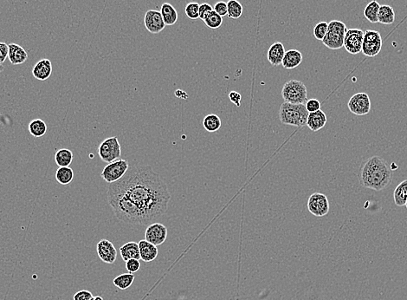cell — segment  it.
I'll return each instance as SVG.
<instances>
[{
	"label": "cell",
	"instance_id": "e575fe53",
	"mask_svg": "<svg viewBox=\"0 0 407 300\" xmlns=\"http://www.w3.org/2000/svg\"><path fill=\"white\" fill-rule=\"evenodd\" d=\"M140 268H141L140 260L132 259V260L126 261V269L130 273H135V272H138Z\"/></svg>",
	"mask_w": 407,
	"mask_h": 300
},
{
	"label": "cell",
	"instance_id": "6da1fadb",
	"mask_svg": "<svg viewBox=\"0 0 407 300\" xmlns=\"http://www.w3.org/2000/svg\"><path fill=\"white\" fill-rule=\"evenodd\" d=\"M108 201L115 215L129 225H147L166 213L171 195L167 185L149 166L134 165L109 185Z\"/></svg>",
	"mask_w": 407,
	"mask_h": 300
},
{
	"label": "cell",
	"instance_id": "7a4b0ae2",
	"mask_svg": "<svg viewBox=\"0 0 407 300\" xmlns=\"http://www.w3.org/2000/svg\"><path fill=\"white\" fill-rule=\"evenodd\" d=\"M393 173L385 160L381 157H370L360 168L358 178L363 188L374 191H382L387 188L392 181Z\"/></svg>",
	"mask_w": 407,
	"mask_h": 300
},
{
	"label": "cell",
	"instance_id": "1f68e13d",
	"mask_svg": "<svg viewBox=\"0 0 407 300\" xmlns=\"http://www.w3.org/2000/svg\"><path fill=\"white\" fill-rule=\"evenodd\" d=\"M204 23L206 24L208 28L216 30V29L220 28V26L222 25L223 17L220 16L213 11V13H211L210 15L204 20Z\"/></svg>",
	"mask_w": 407,
	"mask_h": 300
},
{
	"label": "cell",
	"instance_id": "ee69618b",
	"mask_svg": "<svg viewBox=\"0 0 407 300\" xmlns=\"http://www.w3.org/2000/svg\"><path fill=\"white\" fill-rule=\"evenodd\" d=\"M404 206H406V208H407V201H406V203H405V205H404Z\"/></svg>",
	"mask_w": 407,
	"mask_h": 300
},
{
	"label": "cell",
	"instance_id": "8992f818",
	"mask_svg": "<svg viewBox=\"0 0 407 300\" xmlns=\"http://www.w3.org/2000/svg\"><path fill=\"white\" fill-rule=\"evenodd\" d=\"M98 155L100 160L106 163H113L121 159L122 147L116 136L107 138L98 147Z\"/></svg>",
	"mask_w": 407,
	"mask_h": 300
},
{
	"label": "cell",
	"instance_id": "603a6c76",
	"mask_svg": "<svg viewBox=\"0 0 407 300\" xmlns=\"http://www.w3.org/2000/svg\"><path fill=\"white\" fill-rule=\"evenodd\" d=\"M395 22V12L393 8L388 5L380 6L378 14V23L382 25H392Z\"/></svg>",
	"mask_w": 407,
	"mask_h": 300
},
{
	"label": "cell",
	"instance_id": "7402d4cb",
	"mask_svg": "<svg viewBox=\"0 0 407 300\" xmlns=\"http://www.w3.org/2000/svg\"><path fill=\"white\" fill-rule=\"evenodd\" d=\"M160 12L166 25H173L178 21V12L171 4H163Z\"/></svg>",
	"mask_w": 407,
	"mask_h": 300
},
{
	"label": "cell",
	"instance_id": "44dd1931",
	"mask_svg": "<svg viewBox=\"0 0 407 300\" xmlns=\"http://www.w3.org/2000/svg\"><path fill=\"white\" fill-rule=\"evenodd\" d=\"M120 253H121L122 260H124L125 262L132 259L141 260L139 244L134 241L128 242L120 247Z\"/></svg>",
	"mask_w": 407,
	"mask_h": 300
},
{
	"label": "cell",
	"instance_id": "83f0119b",
	"mask_svg": "<svg viewBox=\"0 0 407 300\" xmlns=\"http://www.w3.org/2000/svg\"><path fill=\"white\" fill-rule=\"evenodd\" d=\"M222 125V122L220 116L215 114H210L207 115L203 120V126L207 131L213 133L217 132Z\"/></svg>",
	"mask_w": 407,
	"mask_h": 300
},
{
	"label": "cell",
	"instance_id": "f35d334b",
	"mask_svg": "<svg viewBox=\"0 0 407 300\" xmlns=\"http://www.w3.org/2000/svg\"><path fill=\"white\" fill-rule=\"evenodd\" d=\"M93 297V294L88 290H81L75 293L74 300H91Z\"/></svg>",
	"mask_w": 407,
	"mask_h": 300
},
{
	"label": "cell",
	"instance_id": "d6a6232c",
	"mask_svg": "<svg viewBox=\"0 0 407 300\" xmlns=\"http://www.w3.org/2000/svg\"><path fill=\"white\" fill-rule=\"evenodd\" d=\"M328 28H329V23L325 22V21L318 23L315 25L313 31L315 38L317 40L323 41L328 32Z\"/></svg>",
	"mask_w": 407,
	"mask_h": 300
},
{
	"label": "cell",
	"instance_id": "74e56055",
	"mask_svg": "<svg viewBox=\"0 0 407 300\" xmlns=\"http://www.w3.org/2000/svg\"><path fill=\"white\" fill-rule=\"evenodd\" d=\"M305 106L309 113L316 112L317 110H321V102L318 99H310L305 103Z\"/></svg>",
	"mask_w": 407,
	"mask_h": 300
},
{
	"label": "cell",
	"instance_id": "30bf717a",
	"mask_svg": "<svg viewBox=\"0 0 407 300\" xmlns=\"http://www.w3.org/2000/svg\"><path fill=\"white\" fill-rule=\"evenodd\" d=\"M307 206L310 213L317 217L327 215L330 208L329 199L322 193L311 194L308 200Z\"/></svg>",
	"mask_w": 407,
	"mask_h": 300
},
{
	"label": "cell",
	"instance_id": "7bdbcfd3",
	"mask_svg": "<svg viewBox=\"0 0 407 300\" xmlns=\"http://www.w3.org/2000/svg\"><path fill=\"white\" fill-rule=\"evenodd\" d=\"M4 69H5V68H4L3 64H0V73L3 71Z\"/></svg>",
	"mask_w": 407,
	"mask_h": 300
},
{
	"label": "cell",
	"instance_id": "f1b7e54d",
	"mask_svg": "<svg viewBox=\"0 0 407 300\" xmlns=\"http://www.w3.org/2000/svg\"><path fill=\"white\" fill-rule=\"evenodd\" d=\"M74 179V171L69 167H60L56 172V180L61 185H69Z\"/></svg>",
	"mask_w": 407,
	"mask_h": 300
},
{
	"label": "cell",
	"instance_id": "277c9868",
	"mask_svg": "<svg viewBox=\"0 0 407 300\" xmlns=\"http://www.w3.org/2000/svg\"><path fill=\"white\" fill-rule=\"evenodd\" d=\"M347 25L339 20H332L329 23V28L323 38V43L330 50H340L344 45V38L348 31Z\"/></svg>",
	"mask_w": 407,
	"mask_h": 300
},
{
	"label": "cell",
	"instance_id": "4316f807",
	"mask_svg": "<svg viewBox=\"0 0 407 300\" xmlns=\"http://www.w3.org/2000/svg\"><path fill=\"white\" fill-rule=\"evenodd\" d=\"M393 199L396 206H403L407 201V180L400 182L393 192Z\"/></svg>",
	"mask_w": 407,
	"mask_h": 300
},
{
	"label": "cell",
	"instance_id": "f546056e",
	"mask_svg": "<svg viewBox=\"0 0 407 300\" xmlns=\"http://www.w3.org/2000/svg\"><path fill=\"white\" fill-rule=\"evenodd\" d=\"M134 281H135L134 273L129 272L117 276L116 278H114L113 283L116 287L119 288L121 290H127L131 286Z\"/></svg>",
	"mask_w": 407,
	"mask_h": 300
},
{
	"label": "cell",
	"instance_id": "9a60e30c",
	"mask_svg": "<svg viewBox=\"0 0 407 300\" xmlns=\"http://www.w3.org/2000/svg\"><path fill=\"white\" fill-rule=\"evenodd\" d=\"M52 73V63L50 60L41 59L32 69V76L39 81H46Z\"/></svg>",
	"mask_w": 407,
	"mask_h": 300
},
{
	"label": "cell",
	"instance_id": "ab89813d",
	"mask_svg": "<svg viewBox=\"0 0 407 300\" xmlns=\"http://www.w3.org/2000/svg\"><path fill=\"white\" fill-rule=\"evenodd\" d=\"M8 53H9L8 44L0 42V64H3L6 62Z\"/></svg>",
	"mask_w": 407,
	"mask_h": 300
},
{
	"label": "cell",
	"instance_id": "8d00e7d4",
	"mask_svg": "<svg viewBox=\"0 0 407 300\" xmlns=\"http://www.w3.org/2000/svg\"><path fill=\"white\" fill-rule=\"evenodd\" d=\"M213 11H214L217 14H219L220 16H226V15H227V13H228V9H227V3L224 2V1H220V2H218V3H216V5L214 6Z\"/></svg>",
	"mask_w": 407,
	"mask_h": 300
},
{
	"label": "cell",
	"instance_id": "52a82bcc",
	"mask_svg": "<svg viewBox=\"0 0 407 300\" xmlns=\"http://www.w3.org/2000/svg\"><path fill=\"white\" fill-rule=\"evenodd\" d=\"M129 169V163L127 160L118 159L113 163H108L100 175L105 182L111 184L121 180Z\"/></svg>",
	"mask_w": 407,
	"mask_h": 300
},
{
	"label": "cell",
	"instance_id": "484cf974",
	"mask_svg": "<svg viewBox=\"0 0 407 300\" xmlns=\"http://www.w3.org/2000/svg\"><path fill=\"white\" fill-rule=\"evenodd\" d=\"M379 4L376 0H372L366 5L363 11V15L366 20L372 24L378 23V14H379Z\"/></svg>",
	"mask_w": 407,
	"mask_h": 300
},
{
	"label": "cell",
	"instance_id": "7c38bea8",
	"mask_svg": "<svg viewBox=\"0 0 407 300\" xmlns=\"http://www.w3.org/2000/svg\"><path fill=\"white\" fill-rule=\"evenodd\" d=\"M167 229L160 223H154L147 227L145 232V240L154 246H160L166 241Z\"/></svg>",
	"mask_w": 407,
	"mask_h": 300
},
{
	"label": "cell",
	"instance_id": "836d02e7",
	"mask_svg": "<svg viewBox=\"0 0 407 300\" xmlns=\"http://www.w3.org/2000/svg\"><path fill=\"white\" fill-rule=\"evenodd\" d=\"M185 13L188 19L196 20L199 19V5L197 2H191L185 7Z\"/></svg>",
	"mask_w": 407,
	"mask_h": 300
},
{
	"label": "cell",
	"instance_id": "d4e9b609",
	"mask_svg": "<svg viewBox=\"0 0 407 300\" xmlns=\"http://www.w3.org/2000/svg\"><path fill=\"white\" fill-rule=\"evenodd\" d=\"M28 130L32 136L39 138L44 136L47 132V125L41 119H35L29 123Z\"/></svg>",
	"mask_w": 407,
	"mask_h": 300
},
{
	"label": "cell",
	"instance_id": "ac0fdd59",
	"mask_svg": "<svg viewBox=\"0 0 407 300\" xmlns=\"http://www.w3.org/2000/svg\"><path fill=\"white\" fill-rule=\"evenodd\" d=\"M327 116L323 110H317L316 112L309 113L307 126L312 131L317 132L324 128L327 123Z\"/></svg>",
	"mask_w": 407,
	"mask_h": 300
},
{
	"label": "cell",
	"instance_id": "4dcf8cb0",
	"mask_svg": "<svg viewBox=\"0 0 407 300\" xmlns=\"http://www.w3.org/2000/svg\"><path fill=\"white\" fill-rule=\"evenodd\" d=\"M227 16L229 19H240L244 12V8L240 2L238 0H229L227 2Z\"/></svg>",
	"mask_w": 407,
	"mask_h": 300
},
{
	"label": "cell",
	"instance_id": "5bb4252c",
	"mask_svg": "<svg viewBox=\"0 0 407 300\" xmlns=\"http://www.w3.org/2000/svg\"><path fill=\"white\" fill-rule=\"evenodd\" d=\"M97 255L103 262L114 264L117 259V251L111 241L100 240L96 245Z\"/></svg>",
	"mask_w": 407,
	"mask_h": 300
},
{
	"label": "cell",
	"instance_id": "d590c367",
	"mask_svg": "<svg viewBox=\"0 0 407 300\" xmlns=\"http://www.w3.org/2000/svg\"><path fill=\"white\" fill-rule=\"evenodd\" d=\"M213 12V8L209 4L204 3L199 5V19L202 21L207 19V17L209 16Z\"/></svg>",
	"mask_w": 407,
	"mask_h": 300
},
{
	"label": "cell",
	"instance_id": "2e32d148",
	"mask_svg": "<svg viewBox=\"0 0 407 300\" xmlns=\"http://www.w3.org/2000/svg\"><path fill=\"white\" fill-rule=\"evenodd\" d=\"M284 45L281 42H276L271 44L267 53V59L272 66H278L282 64V59L284 57Z\"/></svg>",
	"mask_w": 407,
	"mask_h": 300
},
{
	"label": "cell",
	"instance_id": "3957f363",
	"mask_svg": "<svg viewBox=\"0 0 407 300\" xmlns=\"http://www.w3.org/2000/svg\"><path fill=\"white\" fill-rule=\"evenodd\" d=\"M308 116L309 111L305 104H293L284 102L279 110L280 122L285 125L302 128L307 125Z\"/></svg>",
	"mask_w": 407,
	"mask_h": 300
},
{
	"label": "cell",
	"instance_id": "cb8c5ba5",
	"mask_svg": "<svg viewBox=\"0 0 407 300\" xmlns=\"http://www.w3.org/2000/svg\"><path fill=\"white\" fill-rule=\"evenodd\" d=\"M73 153L71 150L68 148H62L57 150L55 154V162L57 166L59 167H69L72 163Z\"/></svg>",
	"mask_w": 407,
	"mask_h": 300
},
{
	"label": "cell",
	"instance_id": "b9f144b4",
	"mask_svg": "<svg viewBox=\"0 0 407 300\" xmlns=\"http://www.w3.org/2000/svg\"><path fill=\"white\" fill-rule=\"evenodd\" d=\"M93 300H104V298L100 296H95V297H93Z\"/></svg>",
	"mask_w": 407,
	"mask_h": 300
},
{
	"label": "cell",
	"instance_id": "ffe728a7",
	"mask_svg": "<svg viewBox=\"0 0 407 300\" xmlns=\"http://www.w3.org/2000/svg\"><path fill=\"white\" fill-rule=\"evenodd\" d=\"M302 62V54L297 50H289L285 52L282 59V65L284 69H293L301 64Z\"/></svg>",
	"mask_w": 407,
	"mask_h": 300
},
{
	"label": "cell",
	"instance_id": "4fadbf2b",
	"mask_svg": "<svg viewBox=\"0 0 407 300\" xmlns=\"http://www.w3.org/2000/svg\"><path fill=\"white\" fill-rule=\"evenodd\" d=\"M145 27L152 34H158L166 28V24L163 20L161 13L156 10H149L146 13L144 18Z\"/></svg>",
	"mask_w": 407,
	"mask_h": 300
},
{
	"label": "cell",
	"instance_id": "f6af8a7d",
	"mask_svg": "<svg viewBox=\"0 0 407 300\" xmlns=\"http://www.w3.org/2000/svg\"><path fill=\"white\" fill-rule=\"evenodd\" d=\"M91 300H93V298H92V299H91Z\"/></svg>",
	"mask_w": 407,
	"mask_h": 300
},
{
	"label": "cell",
	"instance_id": "8fae6325",
	"mask_svg": "<svg viewBox=\"0 0 407 300\" xmlns=\"http://www.w3.org/2000/svg\"><path fill=\"white\" fill-rule=\"evenodd\" d=\"M364 32L360 29H349L346 32L344 45L348 53L357 55L361 52L363 44Z\"/></svg>",
	"mask_w": 407,
	"mask_h": 300
},
{
	"label": "cell",
	"instance_id": "d6986e66",
	"mask_svg": "<svg viewBox=\"0 0 407 300\" xmlns=\"http://www.w3.org/2000/svg\"><path fill=\"white\" fill-rule=\"evenodd\" d=\"M138 244L141 260H143L144 262H151L156 259L159 253L156 246L146 240L140 241Z\"/></svg>",
	"mask_w": 407,
	"mask_h": 300
},
{
	"label": "cell",
	"instance_id": "60d3db41",
	"mask_svg": "<svg viewBox=\"0 0 407 300\" xmlns=\"http://www.w3.org/2000/svg\"><path fill=\"white\" fill-rule=\"evenodd\" d=\"M229 98L232 103H234L236 106L240 107L241 105V95L239 94L237 91H232L229 94Z\"/></svg>",
	"mask_w": 407,
	"mask_h": 300
},
{
	"label": "cell",
	"instance_id": "e0dca14e",
	"mask_svg": "<svg viewBox=\"0 0 407 300\" xmlns=\"http://www.w3.org/2000/svg\"><path fill=\"white\" fill-rule=\"evenodd\" d=\"M8 47H9L8 57H9L10 62L13 65L22 64L26 62V60L28 59V54L26 52V50L19 44L13 43V44H8Z\"/></svg>",
	"mask_w": 407,
	"mask_h": 300
},
{
	"label": "cell",
	"instance_id": "9c48e42d",
	"mask_svg": "<svg viewBox=\"0 0 407 300\" xmlns=\"http://www.w3.org/2000/svg\"><path fill=\"white\" fill-rule=\"evenodd\" d=\"M348 110L356 116H366L371 111V100L365 92H360L351 97L348 103Z\"/></svg>",
	"mask_w": 407,
	"mask_h": 300
},
{
	"label": "cell",
	"instance_id": "ba28073f",
	"mask_svg": "<svg viewBox=\"0 0 407 300\" xmlns=\"http://www.w3.org/2000/svg\"><path fill=\"white\" fill-rule=\"evenodd\" d=\"M382 37L379 32L367 30L364 32L363 44L361 52L367 57H374L379 55L382 49Z\"/></svg>",
	"mask_w": 407,
	"mask_h": 300
},
{
	"label": "cell",
	"instance_id": "5b68a950",
	"mask_svg": "<svg viewBox=\"0 0 407 300\" xmlns=\"http://www.w3.org/2000/svg\"><path fill=\"white\" fill-rule=\"evenodd\" d=\"M282 97L286 103L305 104L308 101L307 87L301 81L289 80L282 87Z\"/></svg>",
	"mask_w": 407,
	"mask_h": 300
}]
</instances>
